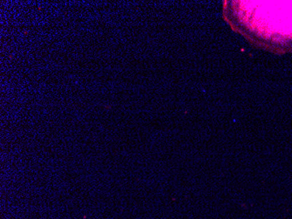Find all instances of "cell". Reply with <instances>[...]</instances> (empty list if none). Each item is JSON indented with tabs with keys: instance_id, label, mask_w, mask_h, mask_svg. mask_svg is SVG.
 <instances>
[]
</instances>
